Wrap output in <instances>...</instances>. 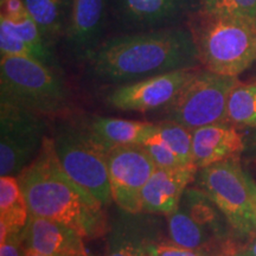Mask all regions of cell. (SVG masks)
Returning <instances> with one entry per match:
<instances>
[{"mask_svg":"<svg viewBox=\"0 0 256 256\" xmlns=\"http://www.w3.org/2000/svg\"><path fill=\"white\" fill-rule=\"evenodd\" d=\"M83 60L96 78L114 84L200 66L190 30L179 26L127 32L108 38Z\"/></svg>","mask_w":256,"mask_h":256,"instance_id":"obj_1","label":"cell"},{"mask_svg":"<svg viewBox=\"0 0 256 256\" xmlns=\"http://www.w3.org/2000/svg\"><path fill=\"white\" fill-rule=\"evenodd\" d=\"M17 178L31 216L57 220L89 240L110 232L104 206L66 174L51 136Z\"/></svg>","mask_w":256,"mask_h":256,"instance_id":"obj_2","label":"cell"},{"mask_svg":"<svg viewBox=\"0 0 256 256\" xmlns=\"http://www.w3.org/2000/svg\"><path fill=\"white\" fill-rule=\"evenodd\" d=\"M200 66L238 78L256 60V19L197 10L188 19Z\"/></svg>","mask_w":256,"mask_h":256,"instance_id":"obj_3","label":"cell"},{"mask_svg":"<svg viewBox=\"0 0 256 256\" xmlns=\"http://www.w3.org/2000/svg\"><path fill=\"white\" fill-rule=\"evenodd\" d=\"M0 102L40 116H55L68 110L70 94L57 69L38 60L2 56Z\"/></svg>","mask_w":256,"mask_h":256,"instance_id":"obj_4","label":"cell"},{"mask_svg":"<svg viewBox=\"0 0 256 256\" xmlns=\"http://www.w3.org/2000/svg\"><path fill=\"white\" fill-rule=\"evenodd\" d=\"M51 138L66 174L102 206H110L113 197L108 177V152L92 136L88 124H60Z\"/></svg>","mask_w":256,"mask_h":256,"instance_id":"obj_5","label":"cell"},{"mask_svg":"<svg viewBox=\"0 0 256 256\" xmlns=\"http://www.w3.org/2000/svg\"><path fill=\"white\" fill-rule=\"evenodd\" d=\"M194 182L223 214L235 238H249L256 232L250 192L240 158L200 168Z\"/></svg>","mask_w":256,"mask_h":256,"instance_id":"obj_6","label":"cell"},{"mask_svg":"<svg viewBox=\"0 0 256 256\" xmlns=\"http://www.w3.org/2000/svg\"><path fill=\"white\" fill-rule=\"evenodd\" d=\"M238 82V78L198 69L165 108L166 120L183 124L191 130L228 122L226 104Z\"/></svg>","mask_w":256,"mask_h":256,"instance_id":"obj_7","label":"cell"},{"mask_svg":"<svg viewBox=\"0 0 256 256\" xmlns=\"http://www.w3.org/2000/svg\"><path fill=\"white\" fill-rule=\"evenodd\" d=\"M46 136L44 116L0 102V177L20 174L36 158Z\"/></svg>","mask_w":256,"mask_h":256,"instance_id":"obj_8","label":"cell"},{"mask_svg":"<svg viewBox=\"0 0 256 256\" xmlns=\"http://www.w3.org/2000/svg\"><path fill=\"white\" fill-rule=\"evenodd\" d=\"M108 177L113 202L122 212L142 214V194L156 166L142 145L108 151Z\"/></svg>","mask_w":256,"mask_h":256,"instance_id":"obj_9","label":"cell"},{"mask_svg":"<svg viewBox=\"0 0 256 256\" xmlns=\"http://www.w3.org/2000/svg\"><path fill=\"white\" fill-rule=\"evenodd\" d=\"M200 68L174 70L119 84L107 96L110 107L122 112H151L166 108Z\"/></svg>","mask_w":256,"mask_h":256,"instance_id":"obj_10","label":"cell"},{"mask_svg":"<svg viewBox=\"0 0 256 256\" xmlns=\"http://www.w3.org/2000/svg\"><path fill=\"white\" fill-rule=\"evenodd\" d=\"M119 23L130 32L178 26L200 10V0H112Z\"/></svg>","mask_w":256,"mask_h":256,"instance_id":"obj_11","label":"cell"},{"mask_svg":"<svg viewBox=\"0 0 256 256\" xmlns=\"http://www.w3.org/2000/svg\"><path fill=\"white\" fill-rule=\"evenodd\" d=\"M194 164L174 168H156L142 194V214L168 216L180 206L185 190L196 180Z\"/></svg>","mask_w":256,"mask_h":256,"instance_id":"obj_12","label":"cell"},{"mask_svg":"<svg viewBox=\"0 0 256 256\" xmlns=\"http://www.w3.org/2000/svg\"><path fill=\"white\" fill-rule=\"evenodd\" d=\"M107 0H72L64 42L78 58L84 57L101 43Z\"/></svg>","mask_w":256,"mask_h":256,"instance_id":"obj_13","label":"cell"},{"mask_svg":"<svg viewBox=\"0 0 256 256\" xmlns=\"http://www.w3.org/2000/svg\"><path fill=\"white\" fill-rule=\"evenodd\" d=\"M25 247L46 256H89L84 238L75 229L31 215L25 228Z\"/></svg>","mask_w":256,"mask_h":256,"instance_id":"obj_14","label":"cell"},{"mask_svg":"<svg viewBox=\"0 0 256 256\" xmlns=\"http://www.w3.org/2000/svg\"><path fill=\"white\" fill-rule=\"evenodd\" d=\"M244 150L243 136L229 122L214 124L192 130V162L198 170L240 158Z\"/></svg>","mask_w":256,"mask_h":256,"instance_id":"obj_15","label":"cell"},{"mask_svg":"<svg viewBox=\"0 0 256 256\" xmlns=\"http://www.w3.org/2000/svg\"><path fill=\"white\" fill-rule=\"evenodd\" d=\"M92 136L106 151L128 145H142L156 132V124L148 121L94 118L88 124Z\"/></svg>","mask_w":256,"mask_h":256,"instance_id":"obj_16","label":"cell"},{"mask_svg":"<svg viewBox=\"0 0 256 256\" xmlns=\"http://www.w3.org/2000/svg\"><path fill=\"white\" fill-rule=\"evenodd\" d=\"M180 206L220 244L226 248L235 247V243L232 242V236L235 235L228 220L203 190L188 188L182 198Z\"/></svg>","mask_w":256,"mask_h":256,"instance_id":"obj_17","label":"cell"},{"mask_svg":"<svg viewBox=\"0 0 256 256\" xmlns=\"http://www.w3.org/2000/svg\"><path fill=\"white\" fill-rule=\"evenodd\" d=\"M28 208L17 176L0 177V242L26 228Z\"/></svg>","mask_w":256,"mask_h":256,"instance_id":"obj_18","label":"cell"},{"mask_svg":"<svg viewBox=\"0 0 256 256\" xmlns=\"http://www.w3.org/2000/svg\"><path fill=\"white\" fill-rule=\"evenodd\" d=\"M28 16L51 48L63 40L68 25L72 0H23Z\"/></svg>","mask_w":256,"mask_h":256,"instance_id":"obj_19","label":"cell"},{"mask_svg":"<svg viewBox=\"0 0 256 256\" xmlns=\"http://www.w3.org/2000/svg\"><path fill=\"white\" fill-rule=\"evenodd\" d=\"M166 218H168V236L171 238V242L174 244L180 246L183 248L192 249V250L206 252L208 255H209V250H211V248H214L215 246H220L223 249L222 252H226L234 249L226 248L218 241H216L180 206L177 210L166 216Z\"/></svg>","mask_w":256,"mask_h":256,"instance_id":"obj_20","label":"cell"},{"mask_svg":"<svg viewBox=\"0 0 256 256\" xmlns=\"http://www.w3.org/2000/svg\"><path fill=\"white\" fill-rule=\"evenodd\" d=\"M136 216L126 214L110 226L107 256H146L147 243L153 240L147 238Z\"/></svg>","mask_w":256,"mask_h":256,"instance_id":"obj_21","label":"cell"},{"mask_svg":"<svg viewBox=\"0 0 256 256\" xmlns=\"http://www.w3.org/2000/svg\"><path fill=\"white\" fill-rule=\"evenodd\" d=\"M226 120L235 126L256 130V82H238L226 104Z\"/></svg>","mask_w":256,"mask_h":256,"instance_id":"obj_22","label":"cell"},{"mask_svg":"<svg viewBox=\"0 0 256 256\" xmlns=\"http://www.w3.org/2000/svg\"><path fill=\"white\" fill-rule=\"evenodd\" d=\"M154 134L184 165L192 162V130L171 120L156 124Z\"/></svg>","mask_w":256,"mask_h":256,"instance_id":"obj_23","label":"cell"},{"mask_svg":"<svg viewBox=\"0 0 256 256\" xmlns=\"http://www.w3.org/2000/svg\"><path fill=\"white\" fill-rule=\"evenodd\" d=\"M200 10L209 14L256 19V0H200Z\"/></svg>","mask_w":256,"mask_h":256,"instance_id":"obj_24","label":"cell"},{"mask_svg":"<svg viewBox=\"0 0 256 256\" xmlns=\"http://www.w3.org/2000/svg\"><path fill=\"white\" fill-rule=\"evenodd\" d=\"M0 52L2 56L36 58L34 50L16 32L0 19Z\"/></svg>","mask_w":256,"mask_h":256,"instance_id":"obj_25","label":"cell"},{"mask_svg":"<svg viewBox=\"0 0 256 256\" xmlns=\"http://www.w3.org/2000/svg\"><path fill=\"white\" fill-rule=\"evenodd\" d=\"M142 146L148 152L156 168H174L184 165L154 133L144 142Z\"/></svg>","mask_w":256,"mask_h":256,"instance_id":"obj_26","label":"cell"},{"mask_svg":"<svg viewBox=\"0 0 256 256\" xmlns=\"http://www.w3.org/2000/svg\"><path fill=\"white\" fill-rule=\"evenodd\" d=\"M147 256H209L206 252L183 248L172 242L151 241L146 246Z\"/></svg>","mask_w":256,"mask_h":256,"instance_id":"obj_27","label":"cell"},{"mask_svg":"<svg viewBox=\"0 0 256 256\" xmlns=\"http://www.w3.org/2000/svg\"><path fill=\"white\" fill-rule=\"evenodd\" d=\"M25 250V230L12 232L0 242V256H23Z\"/></svg>","mask_w":256,"mask_h":256,"instance_id":"obj_28","label":"cell"},{"mask_svg":"<svg viewBox=\"0 0 256 256\" xmlns=\"http://www.w3.org/2000/svg\"><path fill=\"white\" fill-rule=\"evenodd\" d=\"M2 16L0 17L8 20H17L28 14L23 0H2Z\"/></svg>","mask_w":256,"mask_h":256,"instance_id":"obj_29","label":"cell"},{"mask_svg":"<svg viewBox=\"0 0 256 256\" xmlns=\"http://www.w3.org/2000/svg\"><path fill=\"white\" fill-rule=\"evenodd\" d=\"M246 177H247L248 188H249V192H250V197H252V210H254V215L256 218V183L254 178H252L248 172H246Z\"/></svg>","mask_w":256,"mask_h":256,"instance_id":"obj_30","label":"cell"},{"mask_svg":"<svg viewBox=\"0 0 256 256\" xmlns=\"http://www.w3.org/2000/svg\"><path fill=\"white\" fill-rule=\"evenodd\" d=\"M249 256H256V232L248 238L247 244L243 248Z\"/></svg>","mask_w":256,"mask_h":256,"instance_id":"obj_31","label":"cell"},{"mask_svg":"<svg viewBox=\"0 0 256 256\" xmlns=\"http://www.w3.org/2000/svg\"><path fill=\"white\" fill-rule=\"evenodd\" d=\"M216 256H249V255L246 252L244 249H243V250H238V249H235V250H232L228 252H222V254H218Z\"/></svg>","mask_w":256,"mask_h":256,"instance_id":"obj_32","label":"cell"},{"mask_svg":"<svg viewBox=\"0 0 256 256\" xmlns=\"http://www.w3.org/2000/svg\"><path fill=\"white\" fill-rule=\"evenodd\" d=\"M23 256H46V255H43L40 254V252H34L32 250V249L25 247V250H24V255Z\"/></svg>","mask_w":256,"mask_h":256,"instance_id":"obj_33","label":"cell"},{"mask_svg":"<svg viewBox=\"0 0 256 256\" xmlns=\"http://www.w3.org/2000/svg\"><path fill=\"white\" fill-rule=\"evenodd\" d=\"M254 145H255V147H256V138H255V142H254Z\"/></svg>","mask_w":256,"mask_h":256,"instance_id":"obj_34","label":"cell"},{"mask_svg":"<svg viewBox=\"0 0 256 256\" xmlns=\"http://www.w3.org/2000/svg\"><path fill=\"white\" fill-rule=\"evenodd\" d=\"M146 256H147V255H146Z\"/></svg>","mask_w":256,"mask_h":256,"instance_id":"obj_35","label":"cell"}]
</instances>
